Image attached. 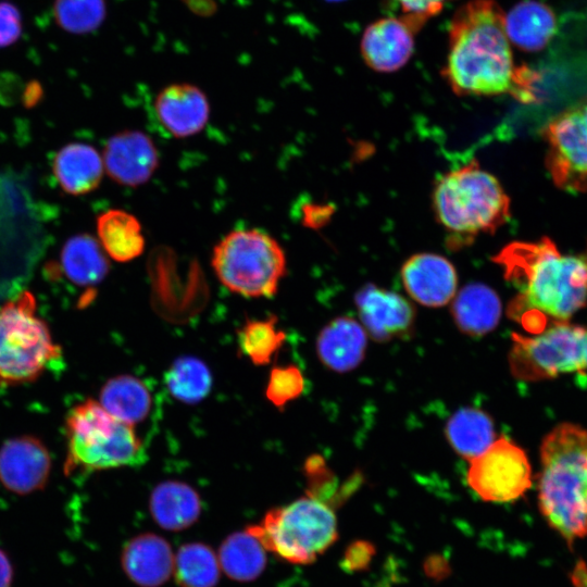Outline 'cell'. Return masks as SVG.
I'll use <instances>...</instances> for the list:
<instances>
[{
	"mask_svg": "<svg viewBox=\"0 0 587 587\" xmlns=\"http://www.w3.org/2000/svg\"><path fill=\"white\" fill-rule=\"evenodd\" d=\"M539 509L570 545L587 536V429L563 423L540 446Z\"/></svg>",
	"mask_w": 587,
	"mask_h": 587,
	"instance_id": "obj_3",
	"label": "cell"
},
{
	"mask_svg": "<svg viewBox=\"0 0 587 587\" xmlns=\"http://www.w3.org/2000/svg\"><path fill=\"white\" fill-rule=\"evenodd\" d=\"M149 510L160 527L178 532L197 522L201 513V500L189 485L179 480H165L152 490Z\"/></svg>",
	"mask_w": 587,
	"mask_h": 587,
	"instance_id": "obj_22",
	"label": "cell"
},
{
	"mask_svg": "<svg viewBox=\"0 0 587 587\" xmlns=\"http://www.w3.org/2000/svg\"><path fill=\"white\" fill-rule=\"evenodd\" d=\"M434 208L452 240L470 241L494 233L510 216V200L490 173L472 161L444 175L435 187Z\"/></svg>",
	"mask_w": 587,
	"mask_h": 587,
	"instance_id": "obj_4",
	"label": "cell"
},
{
	"mask_svg": "<svg viewBox=\"0 0 587 587\" xmlns=\"http://www.w3.org/2000/svg\"><path fill=\"white\" fill-rule=\"evenodd\" d=\"M401 278L408 294L423 305L441 307L455 296V270L438 254H414L403 264Z\"/></svg>",
	"mask_w": 587,
	"mask_h": 587,
	"instance_id": "obj_16",
	"label": "cell"
},
{
	"mask_svg": "<svg viewBox=\"0 0 587 587\" xmlns=\"http://www.w3.org/2000/svg\"><path fill=\"white\" fill-rule=\"evenodd\" d=\"M501 315V302L490 287L473 283L463 287L452 303V316L458 327L472 336L491 332Z\"/></svg>",
	"mask_w": 587,
	"mask_h": 587,
	"instance_id": "obj_25",
	"label": "cell"
},
{
	"mask_svg": "<svg viewBox=\"0 0 587 587\" xmlns=\"http://www.w3.org/2000/svg\"><path fill=\"white\" fill-rule=\"evenodd\" d=\"M304 389V377L296 365L276 366L271 371L266 398L278 409L297 399Z\"/></svg>",
	"mask_w": 587,
	"mask_h": 587,
	"instance_id": "obj_33",
	"label": "cell"
},
{
	"mask_svg": "<svg viewBox=\"0 0 587 587\" xmlns=\"http://www.w3.org/2000/svg\"><path fill=\"white\" fill-rule=\"evenodd\" d=\"M57 25L73 35H85L101 26L107 15L105 0H54Z\"/></svg>",
	"mask_w": 587,
	"mask_h": 587,
	"instance_id": "obj_32",
	"label": "cell"
},
{
	"mask_svg": "<svg viewBox=\"0 0 587 587\" xmlns=\"http://www.w3.org/2000/svg\"><path fill=\"white\" fill-rule=\"evenodd\" d=\"M573 587H587V563L579 560L571 573Z\"/></svg>",
	"mask_w": 587,
	"mask_h": 587,
	"instance_id": "obj_38",
	"label": "cell"
},
{
	"mask_svg": "<svg viewBox=\"0 0 587 587\" xmlns=\"http://www.w3.org/2000/svg\"><path fill=\"white\" fill-rule=\"evenodd\" d=\"M547 166L558 187L587 190V123L576 105L554 116L545 127Z\"/></svg>",
	"mask_w": 587,
	"mask_h": 587,
	"instance_id": "obj_11",
	"label": "cell"
},
{
	"mask_svg": "<svg viewBox=\"0 0 587 587\" xmlns=\"http://www.w3.org/2000/svg\"><path fill=\"white\" fill-rule=\"evenodd\" d=\"M122 569L140 587H159L174 574L175 555L168 542L153 533H143L126 542Z\"/></svg>",
	"mask_w": 587,
	"mask_h": 587,
	"instance_id": "obj_18",
	"label": "cell"
},
{
	"mask_svg": "<svg viewBox=\"0 0 587 587\" xmlns=\"http://www.w3.org/2000/svg\"><path fill=\"white\" fill-rule=\"evenodd\" d=\"M585 333L584 327L557 321L534 337L513 334L509 355L513 375L524 380H538L583 370Z\"/></svg>",
	"mask_w": 587,
	"mask_h": 587,
	"instance_id": "obj_9",
	"label": "cell"
},
{
	"mask_svg": "<svg viewBox=\"0 0 587 587\" xmlns=\"http://www.w3.org/2000/svg\"><path fill=\"white\" fill-rule=\"evenodd\" d=\"M61 271L79 287H93L109 273V257L100 242L89 234L70 237L61 250Z\"/></svg>",
	"mask_w": 587,
	"mask_h": 587,
	"instance_id": "obj_24",
	"label": "cell"
},
{
	"mask_svg": "<svg viewBox=\"0 0 587 587\" xmlns=\"http://www.w3.org/2000/svg\"><path fill=\"white\" fill-rule=\"evenodd\" d=\"M355 304L365 330L378 341L408 334L414 323V309L405 298L374 285L358 291Z\"/></svg>",
	"mask_w": 587,
	"mask_h": 587,
	"instance_id": "obj_15",
	"label": "cell"
},
{
	"mask_svg": "<svg viewBox=\"0 0 587 587\" xmlns=\"http://www.w3.org/2000/svg\"><path fill=\"white\" fill-rule=\"evenodd\" d=\"M98 241L107 255L120 263L133 261L145 251L139 220L121 209H110L97 217Z\"/></svg>",
	"mask_w": 587,
	"mask_h": 587,
	"instance_id": "obj_23",
	"label": "cell"
},
{
	"mask_svg": "<svg viewBox=\"0 0 587 587\" xmlns=\"http://www.w3.org/2000/svg\"><path fill=\"white\" fill-rule=\"evenodd\" d=\"M220 572L218 559L205 544H185L175 554L174 576L179 587H215Z\"/></svg>",
	"mask_w": 587,
	"mask_h": 587,
	"instance_id": "obj_29",
	"label": "cell"
},
{
	"mask_svg": "<svg viewBox=\"0 0 587 587\" xmlns=\"http://www.w3.org/2000/svg\"><path fill=\"white\" fill-rule=\"evenodd\" d=\"M510 41L526 52L544 49L557 32V17L547 4L526 0L517 3L504 17Z\"/></svg>",
	"mask_w": 587,
	"mask_h": 587,
	"instance_id": "obj_21",
	"label": "cell"
},
{
	"mask_svg": "<svg viewBox=\"0 0 587 587\" xmlns=\"http://www.w3.org/2000/svg\"><path fill=\"white\" fill-rule=\"evenodd\" d=\"M52 171L64 192L82 196L100 185L104 165L100 153L92 146L71 142L55 153Z\"/></svg>",
	"mask_w": 587,
	"mask_h": 587,
	"instance_id": "obj_20",
	"label": "cell"
},
{
	"mask_svg": "<svg viewBox=\"0 0 587 587\" xmlns=\"http://www.w3.org/2000/svg\"><path fill=\"white\" fill-rule=\"evenodd\" d=\"M51 457L41 440L23 435L0 448V483L17 495L42 489L50 476Z\"/></svg>",
	"mask_w": 587,
	"mask_h": 587,
	"instance_id": "obj_12",
	"label": "cell"
},
{
	"mask_svg": "<svg viewBox=\"0 0 587 587\" xmlns=\"http://www.w3.org/2000/svg\"><path fill=\"white\" fill-rule=\"evenodd\" d=\"M445 432L454 451L469 461L482 454L496 440L492 420L475 408L457 411L447 422Z\"/></svg>",
	"mask_w": 587,
	"mask_h": 587,
	"instance_id": "obj_28",
	"label": "cell"
},
{
	"mask_svg": "<svg viewBox=\"0 0 587 587\" xmlns=\"http://www.w3.org/2000/svg\"><path fill=\"white\" fill-rule=\"evenodd\" d=\"M67 451L64 472L134 466L146 460L134 427L111 415L99 401L88 399L72 408L65 420Z\"/></svg>",
	"mask_w": 587,
	"mask_h": 587,
	"instance_id": "obj_5",
	"label": "cell"
},
{
	"mask_svg": "<svg viewBox=\"0 0 587 587\" xmlns=\"http://www.w3.org/2000/svg\"><path fill=\"white\" fill-rule=\"evenodd\" d=\"M13 567L7 553L0 549V587H12Z\"/></svg>",
	"mask_w": 587,
	"mask_h": 587,
	"instance_id": "obj_37",
	"label": "cell"
},
{
	"mask_svg": "<svg viewBox=\"0 0 587 587\" xmlns=\"http://www.w3.org/2000/svg\"><path fill=\"white\" fill-rule=\"evenodd\" d=\"M99 402L115 419L134 426L148 416L152 398L145 382L124 374L110 378L102 386Z\"/></svg>",
	"mask_w": 587,
	"mask_h": 587,
	"instance_id": "obj_26",
	"label": "cell"
},
{
	"mask_svg": "<svg viewBox=\"0 0 587 587\" xmlns=\"http://www.w3.org/2000/svg\"><path fill=\"white\" fill-rule=\"evenodd\" d=\"M504 17L494 0H472L454 14L442 74L457 95L512 92L516 67Z\"/></svg>",
	"mask_w": 587,
	"mask_h": 587,
	"instance_id": "obj_1",
	"label": "cell"
},
{
	"mask_svg": "<svg viewBox=\"0 0 587 587\" xmlns=\"http://www.w3.org/2000/svg\"><path fill=\"white\" fill-rule=\"evenodd\" d=\"M470 462L467 483L485 501H512L532 486V470L525 452L505 437L495 440Z\"/></svg>",
	"mask_w": 587,
	"mask_h": 587,
	"instance_id": "obj_10",
	"label": "cell"
},
{
	"mask_svg": "<svg viewBox=\"0 0 587 587\" xmlns=\"http://www.w3.org/2000/svg\"><path fill=\"white\" fill-rule=\"evenodd\" d=\"M211 265L220 283L246 298H270L286 274L280 243L257 228L234 229L213 248Z\"/></svg>",
	"mask_w": 587,
	"mask_h": 587,
	"instance_id": "obj_6",
	"label": "cell"
},
{
	"mask_svg": "<svg viewBox=\"0 0 587 587\" xmlns=\"http://www.w3.org/2000/svg\"><path fill=\"white\" fill-rule=\"evenodd\" d=\"M328 1H340V0H328Z\"/></svg>",
	"mask_w": 587,
	"mask_h": 587,
	"instance_id": "obj_41",
	"label": "cell"
},
{
	"mask_svg": "<svg viewBox=\"0 0 587 587\" xmlns=\"http://www.w3.org/2000/svg\"><path fill=\"white\" fill-rule=\"evenodd\" d=\"M22 30L23 20L18 8L10 1L0 0V48L14 45Z\"/></svg>",
	"mask_w": 587,
	"mask_h": 587,
	"instance_id": "obj_34",
	"label": "cell"
},
{
	"mask_svg": "<svg viewBox=\"0 0 587 587\" xmlns=\"http://www.w3.org/2000/svg\"><path fill=\"white\" fill-rule=\"evenodd\" d=\"M414 28L402 17H386L372 23L361 40L365 63L378 72L402 67L413 52Z\"/></svg>",
	"mask_w": 587,
	"mask_h": 587,
	"instance_id": "obj_17",
	"label": "cell"
},
{
	"mask_svg": "<svg viewBox=\"0 0 587 587\" xmlns=\"http://www.w3.org/2000/svg\"><path fill=\"white\" fill-rule=\"evenodd\" d=\"M61 357V348L25 290L0 307V386L36 380Z\"/></svg>",
	"mask_w": 587,
	"mask_h": 587,
	"instance_id": "obj_8",
	"label": "cell"
},
{
	"mask_svg": "<svg viewBox=\"0 0 587 587\" xmlns=\"http://www.w3.org/2000/svg\"><path fill=\"white\" fill-rule=\"evenodd\" d=\"M286 338L277 327V317L247 320L238 330V342L246 357L255 365L268 364Z\"/></svg>",
	"mask_w": 587,
	"mask_h": 587,
	"instance_id": "obj_31",
	"label": "cell"
},
{
	"mask_svg": "<svg viewBox=\"0 0 587 587\" xmlns=\"http://www.w3.org/2000/svg\"><path fill=\"white\" fill-rule=\"evenodd\" d=\"M264 547L294 564H311L338 537L332 508L310 495L271 509L258 525L247 529Z\"/></svg>",
	"mask_w": 587,
	"mask_h": 587,
	"instance_id": "obj_7",
	"label": "cell"
},
{
	"mask_svg": "<svg viewBox=\"0 0 587 587\" xmlns=\"http://www.w3.org/2000/svg\"><path fill=\"white\" fill-rule=\"evenodd\" d=\"M103 165L115 183L138 187L146 184L159 166L153 140L141 130H123L111 136L103 150Z\"/></svg>",
	"mask_w": 587,
	"mask_h": 587,
	"instance_id": "obj_13",
	"label": "cell"
},
{
	"mask_svg": "<svg viewBox=\"0 0 587 587\" xmlns=\"http://www.w3.org/2000/svg\"><path fill=\"white\" fill-rule=\"evenodd\" d=\"M217 559L221 570L239 583L257 579L266 566L264 547L247 530L227 536L220 546Z\"/></svg>",
	"mask_w": 587,
	"mask_h": 587,
	"instance_id": "obj_27",
	"label": "cell"
},
{
	"mask_svg": "<svg viewBox=\"0 0 587 587\" xmlns=\"http://www.w3.org/2000/svg\"><path fill=\"white\" fill-rule=\"evenodd\" d=\"M366 334L361 324L348 316L336 317L323 327L316 339L321 362L337 373L357 367L364 359Z\"/></svg>",
	"mask_w": 587,
	"mask_h": 587,
	"instance_id": "obj_19",
	"label": "cell"
},
{
	"mask_svg": "<svg viewBox=\"0 0 587 587\" xmlns=\"http://www.w3.org/2000/svg\"><path fill=\"white\" fill-rule=\"evenodd\" d=\"M405 16L419 20L427 21L436 15L444 8L445 3L450 0H398Z\"/></svg>",
	"mask_w": 587,
	"mask_h": 587,
	"instance_id": "obj_35",
	"label": "cell"
},
{
	"mask_svg": "<svg viewBox=\"0 0 587 587\" xmlns=\"http://www.w3.org/2000/svg\"><path fill=\"white\" fill-rule=\"evenodd\" d=\"M41 95V86L37 82H30L25 89L26 103H34Z\"/></svg>",
	"mask_w": 587,
	"mask_h": 587,
	"instance_id": "obj_39",
	"label": "cell"
},
{
	"mask_svg": "<svg viewBox=\"0 0 587 587\" xmlns=\"http://www.w3.org/2000/svg\"><path fill=\"white\" fill-rule=\"evenodd\" d=\"M586 265H587V255H586V261H585Z\"/></svg>",
	"mask_w": 587,
	"mask_h": 587,
	"instance_id": "obj_42",
	"label": "cell"
},
{
	"mask_svg": "<svg viewBox=\"0 0 587 587\" xmlns=\"http://www.w3.org/2000/svg\"><path fill=\"white\" fill-rule=\"evenodd\" d=\"M374 553L373 547L366 541H355L346 551L345 566L349 570H361L369 564Z\"/></svg>",
	"mask_w": 587,
	"mask_h": 587,
	"instance_id": "obj_36",
	"label": "cell"
},
{
	"mask_svg": "<svg viewBox=\"0 0 587 587\" xmlns=\"http://www.w3.org/2000/svg\"><path fill=\"white\" fill-rule=\"evenodd\" d=\"M583 360H584V369H587V330L584 336L583 340Z\"/></svg>",
	"mask_w": 587,
	"mask_h": 587,
	"instance_id": "obj_40",
	"label": "cell"
},
{
	"mask_svg": "<svg viewBox=\"0 0 587 587\" xmlns=\"http://www.w3.org/2000/svg\"><path fill=\"white\" fill-rule=\"evenodd\" d=\"M520 291L509 305V315L520 321L539 314L569 320L587 300V265L562 255L549 238L537 242H512L495 258Z\"/></svg>",
	"mask_w": 587,
	"mask_h": 587,
	"instance_id": "obj_2",
	"label": "cell"
},
{
	"mask_svg": "<svg viewBox=\"0 0 587 587\" xmlns=\"http://www.w3.org/2000/svg\"><path fill=\"white\" fill-rule=\"evenodd\" d=\"M153 109L159 123L175 138H187L200 133L210 117L207 95L189 83H175L161 89Z\"/></svg>",
	"mask_w": 587,
	"mask_h": 587,
	"instance_id": "obj_14",
	"label": "cell"
},
{
	"mask_svg": "<svg viewBox=\"0 0 587 587\" xmlns=\"http://www.w3.org/2000/svg\"><path fill=\"white\" fill-rule=\"evenodd\" d=\"M171 395L185 403H197L210 392L212 375L204 362L196 357L177 358L165 373Z\"/></svg>",
	"mask_w": 587,
	"mask_h": 587,
	"instance_id": "obj_30",
	"label": "cell"
}]
</instances>
